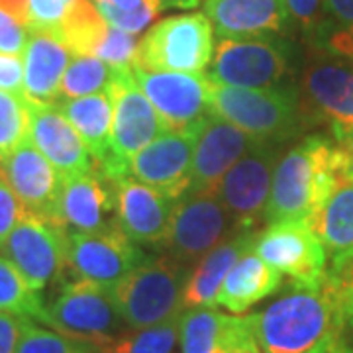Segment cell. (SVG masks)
<instances>
[{
    "instance_id": "6da1fadb",
    "label": "cell",
    "mask_w": 353,
    "mask_h": 353,
    "mask_svg": "<svg viewBox=\"0 0 353 353\" xmlns=\"http://www.w3.org/2000/svg\"><path fill=\"white\" fill-rule=\"evenodd\" d=\"M248 318L263 353H343L345 314L332 273L314 287H294Z\"/></svg>"
},
{
    "instance_id": "7a4b0ae2",
    "label": "cell",
    "mask_w": 353,
    "mask_h": 353,
    "mask_svg": "<svg viewBox=\"0 0 353 353\" xmlns=\"http://www.w3.org/2000/svg\"><path fill=\"white\" fill-rule=\"evenodd\" d=\"M341 148L324 138H308L275 165L271 194L265 208V220L308 222L322 208L338 175Z\"/></svg>"
},
{
    "instance_id": "3957f363",
    "label": "cell",
    "mask_w": 353,
    "mask_h": 353,
    "mask_svg": "<svg viewBox=\"0 0 353 353\" xmlns=\"http://www.w3.org/2000/svg\"><path fill=\"white\" fill-rule=\"evenodd\" d=\"M187 279L183 263L175 259H150L110 287V294L128 328H150L183 314Z\"/></svg>"
},
{
    "instance_id": "277c9868",
    "label": "cell",
    "mask_w": 353,
    "mask_h": 353,
    "mask_svg": "<svg viewBox=\"0 0 353 353\" xmlns=\"http://www.w3.org/2000/svg\"><path fill=\"white\" fill-rule=\"evenodd\" d=\"M208 97L212 114L259 143L283 141L296 128V101L289 90L226 87L210 81Z\"/></svg>"
},
{
    "instance_id": "5b68a950",
    "label": "cell",
    "mask_w": 353,
    "mask_h": 353,
    "mask_svg": "<svg viewBox=\"0 0 353 353\" xmlns=\"http://www.w3.org/2000/svg\"><path fill=\"white\" fill-rule=\"evenodd\" d=\"M108 92L114 104L112 152L106 163L97 165L108 179H120L128 176L130 159L167 132V128L150 99L139 88L132 67H114Z\"/></svg>"
},
{
    "instance_id": "8992f818",
    "label": "cell",
    "mask_w": 353,
    "mask_h": 353,
    "mask_svg": "<svg viewBox=\"0 0 353 353\" xmlns=\"http://www.w3.org/2000/svg\"><path fill=\"white\" fill-rule=\"evenodd\" d=\"M212 22L206 14L171 16L153 26L139 41L134 65L155 71L202 75L214 55Z\"/></svg>"
},
{
    "instance_id": "52a82bcc",
    "label": "cell",
    "mask_w": 353,
    "mask_h": 353,
    "mask_svg": "<svg viewBox=\"0 0 353 353\" xmlns=\"http://www.w3.org/2000/svg\"><path fill=\"white\" fill-rule=\"evenodd\" d=\"M46 324L69 338L92 343L99 350L126 332L110 289L87 279L71 281L59 290L48 306Z\"/></svg>"
},
{
    "instance_id": "ba28073f",
    "label": "cell",
    "mask_w": 353,
    "mask_h": 353,
    "mask_svg": "<svg viewBox=\"0 0 353 353\" xmlns=\"http://www.w3.org/2000/svg\"><path fill=\"white\" fill-rule=\"evenodd\" d=\"M238 232L245 230L236 224L216 190L187 192V199L176 201L163 245L175 261L190 263Z\"/></svg>"
},
{
    "instance_id": "9c48e42d",
    "label": "cell",
    "mask_w": 353,
    "mask_h": 353,
    "mask_svg": "<svg viewBox=\"0 0 353 353\" xmlns=\"http://www.w3.org/2000/svg\"><path fill=\"white\" fill-rule=\"evenodd\" d=\"M287 71L289 53L279 39H220L206 77L226 87L273 88Z\"/></svg>"
},
{
    "instance_id": "30bf717a",
    "label": "cell",
    "mask_w": 353,
    "mask_h": 353,
    "mask_svg": "<svg viewBox=\"0 0 353 353\" xmlns=\"http://www.w3.org/2000/svg\"><path fill=\"white\" fill-rule=\"evenodd\" d=\"M253 252L294 287H314L328 275L324 243L304 222H275L257 234Z\"/></svg>"
},
{
    "instance_id": "8fae6325",
    "label": "cell",
    "mask_w": 353,
    "mask_h": 353,
    "mask_svg": "<svg viewBox=\"0 0 353 353\" xmlns=\"http://www.w3.org/2000/svg\"><path fill=\"white\" fill-rule=\"evenodd\" d=\"M67 238L63 226L24 212L0 253L12 261L36 290H43L59 279L67 265Z\"/></svg>"
},
{
    "instance_id": "7c38bea8",
    "label": "cell",
    "mask_w": 353,
    "mask_h": 353,
    "mask_svg": "<svg viewBox=\"0 0 353 353\" xmlns=\"http://www.w3.org/2000/svg\"><path fill=\"white\" fill-rule=\"evenodd\" d=\"M132 73L139 88L161 116L167 132L187 130L201 124L210 116V79L175 71H155L141 65H132Z\"/></svg>"
},
{
    "instance_id": "4fadbf2b",
    "label": "cell",
    "mask_w": 353,
    "mask_h": 353,
    "mask_svg": "<svg viewBox=\"0 0 353 353\" xmlns=\"http://www.w3.org/2000/svg\"><path fill=\"white\" fill-rule=\"evenodd\" d=\"M199 126L163 132L130 159L128 175L163 192L171 201L183 199L190 189Z\"/></svg>"
},
{
    "instance_id": "5bb4252c",
    "label": "cell",
    "mask_w": 353,
    "mask_h": 353,
    "mask_svg": "<svg viewBox=\"0 0 353 353\" xmlns=\"http://www.w3.org/2000/svg\"><path fill=\"white\" fill-rule=\"evenodd\" d=\"M139 263L141 253L116 220L99 232H71L67 238V265L79 279L110 289Z\"/></svg>"
},
{
    "instance_id": "9a60e30c",
    "label": "cell",
    "mask_w": 353,
    "mask_h": 353,
    "mask_svg": "<svg viewBox=\"0 0 353 353\" xmlns=\"http://www.w3.org/2000/svg\"><path fill=\"white\" fill-rule=\"evenodd\" d=\"M2 175L22 202L24 212L63 226L59 218L63 176L34 145L30 136L2 157Z\"/></svg>"
},
{
    "instance_id": "2e32d148",
    "label": "cell",
    "mask_w": 353,
    "mask_h": 353,
    "mask_svg": "<svg viewBox=\"0 0 353 353\" xmlns=\"http://www.w3.org/2000/svg\"><path fill=\"white\" fill-rule=\"evenodd\" d=\"M275 165L269 143H257L222 176L216 189L228 212L245 232L265 220Z\"/></svg>"
},
{
    "instance_id": "e0dca14e",
    "label": "cell",
    "mask_w": 353,
    "mask_h": 353,
    "mask_svg": "<svg viewBox=\"0 0 353 353\" xmlns=\"http://www.w3.org/2000/svg\"><path fill=\"white\" fill-rule=\"evenodd\" d=\"M26 102L30 118L28 136L46 155V159L57 169V173L63 179L88 173L94 167V157L90 155L73 124L57 108V104L28 99Z\"/></svg>"
},
{
    "instance_id": "ac0fdd59",
    "label": "cell",
    "mask_w": 353,
    "mask_h": 353,
    "mask_svg": "<svg viewBox=\"0 0 353 353\" xmlns=\"http://www.w3.org/2000/svg\"><path fill=\"white\" fill-rule=\"evenodd\" d=\"M259 141L224 118L210 114L199 126L189 192L216 190L222 176Z\"/></svg>"
},
{
    "instance_id": "d6986e66",
    "label": "cell",
    "mask_w": 353,
    "mask_h": 353,
    "mask_svg": "<svg viewBox=\"0 0 353 353\" xmlns=\"http://www.w3.org/2000/svg\"><path fill=\"white\" fill-rule=\"evenodd\" d=\"M114 181L116 222L128 238L145 245H163L176 201L130 176Z\"/></svg>"
},
{
    "instance_id": "ffe728a7",
    "label": "cell",
    "mask_w": 353,
    "mask_h": 353,
    "mask_svg": "<svg viewBox=\"0 0 353 353\" xmlns=\"http://www.w3.org/2000/svg\"><path fill=\"white\" fill-rule=\"evenodd\" d=\"M308 228L324 243L332 269L353 259V155L343 148L334 187Z\"/></svg>"
},
{
    "instance_id": "44dd1931",
    "label": "cell",
    "mask_w": 353,
    "mask_h": 353,
    "mask_svg": "<svg viewBox=\"0 0 353 353\" xmlns=\"http://www.w3.org/2000/svg\"><path fill=\"white\" fill-rule=\"evenodd\" d=\"M114 210H116L114 181L104 175L97 163L85 175L63 179L59 218L69 234L99 232L110 224L106 216Z\"/></svg>"
},
{
    "instance_id": "7402d4cb",
    "label": "cell",
    "mask_w": 353,
    "mask_h": 353,
    "mask_svg": "<svg viewBox=\"0 0 353 353\" xmlns=\"http://www.w3.org/2000/svg\"><path fill=\"white\" fill-rule=\"evenodd\" d=\"M204 12L222 39L265 38L289 24L287 0H204Z\"/></svg>"
},
{
    "instance_id": "603a6c76",
    "label": "cell",
    "mask_w": 353,
    "mask_h": 353,
    "mask_svg": "<svg viewBox=\"0 0 353 353\" xmlns=\"http://www.w3.org/2000/svg\"><path fill=\"white\" fill-rule=\"evenodd\" d=\"M73 53L57 30H30L24 48V97L55 104L61 99V81Z\"/></svg>"
},
{
    "instance_id": "cb8c5ba5",
    "label": "cell",
    "mask_w": 353,
    "mask_h": 353,
    "mask_svg": "<svg viewBox=\"0 0 353 353\" xmlns=\"http://www.w3.org/2000/svg\"><path fill=\"white\" fill-rule=\"evenodd\" d=\"M255 238H257L255 232H238L220 241L216 248L206 253L187 279L183 292V306L185 308L216 306V299L228 271L243 253L253 250Z\"/></svg>"
},
{
    "instance_id": "d4e9b609",
    "label": "cell",
    "mask_w": 353,
    "mask_h": 353,
    "mask_svg": "<svg viewBox=\"0 0 353 353\" xmlns=\"http://www.w3.org/2000/svg\"><path fill=\"white\" fill-rule=\"evenodd\" d=\"M281 283L283 275L250 250L228 271L216 304L224 306L234 314H241L250 310L253 304L263 301L265 296L273 294L281 287Z\"/></svg>"
},
{
    "instance_id": "484cf974",
    "label": "cell",
    "mask_w": 353,
    "mask_h": 353,
    "mask_svg": "<svg viewBox=\"0 0 353 353\" xmlns=\"http://www.w3.org/2000/svg\"><path fill=\"white\" fill-rule=\"evenodd\" d=\"M55 104L85 141L87 150L94 157V163H106L112 152L110 145H112L114 104L110 92L88 94L81 99H59Z\"/></svg>"
},
{
    "instance_id": "4316f807",
    "label": "cell",
    "mask_w": 353,
    "mask_h": 353,
    "mask_svg": "<svg viewBox=\"0 0 353 353\" xmlns=\"http://www.w3.org/2000/svg\"><path fill=\"white\" fill-rule=\"evenodd\" d=\"M316 106L334 120L336 128L353 134V73L338 63L312 65L304 79Z\"/></svg>"
},
{
    "instance_id": "83f0119b",
    "label": "cell",
    "mask_w": 353,
    "mask_h": 353,
    "mask_svg": "<svg viewBox=\"0 0 353 353\" xmlns=\"http://www.w3.org/2000/svg\"><path fill=\"white\" fill-rule=\"evenodd\" d=\"M0 312L48 322V306L20 269L0 253Z\"/></svg>"
},
{
    "instance_id": "f1b7e54d",
    "label": "cell",
    "mask_w": 353,
    "mask_h": 353,
    "mask_svg": "<svg viewBox=\"0 0 353 353\" xmlns=\"http://www.w3.org/2000/svg\"><path fill=\"white\" fill-rule=\"evenodd\" d=\"M106 26L92 0H75L57 28V34L73 55H92Z\"/></svg>"
},
{
    "instance_id": "f546056e",
    "label": "cell",
    "mask_w": 353,
    "mask_h": 353,
    "mask_svg": "<svg viewBox=\"0 0 353 353\" xmlns=\"http://www.w3.org/2000/svg\"><path fill=\"white\" fill-rule=\"evenodd\" d=\"M224 320L226 314H220L214 306L187 308L179 316L181 353H214Z\"/></svg>"
},
{
    "instance_id": "4dcf8cb0",
    "label": "cell",
    "mask_w": 353,
    "mask_h": 353,
    "mask_svg": "<svg viewBox=\"0 0 353 353\" xmlns=\"http://www.w3.org/2000/svg\"><path fill=\"white\" fill-rule=\"evenodd\" d=\"M114 77L112 65L94 55H73L61 81V99H81L108 92Z\"/></svg>"
},
{
    "instance_id": "1f68e13d",
    "label": "cell",
    "mask_w": 353,
    "mask_h": 353,
    "mask_svg": "<svg viewBox=\"0 0 353 353\" xmlns=\"http://www.w3.org/2000/svg\"><path fill=\"white\" fill-rule=\"evenodd\" d=\"M179 343V318L150 328L124 332L104 343L101 353H175Z\"/></svg>"
},
{
    "instance_id": "d6a6232c",
    "label": "cell",
    "mask_w": 353,
    "mask_h": 353,
    "mask_svg": "<svg viewBox=\"0 0 353 353\" xmlns=\"http://www.w3.org/2000/svg\"><path fill=\"white\" fill-rule=\"evenodd\" d=\"M14 353H101L99 347L87 341L69 338L61 332L39 328L32 320H26L20 341Z\"/></svg>"
},
{
    "instance_id": "836d02e7",
    "label": "cell",
    "mask_w": 353,
    "mask_h": 353,
    "mask_svg": "<svg viewBox=\"0 0 353 353\" xmlns=\"http://www.w3.org/2000/svg\"><path fill=\"white\" fill-rule=\"evenodd\" d=\"M30 118L24 94L0 90V159L28 138Z\"/></svg>"
},
{
    "instance_id": "e575fe53",
    "label": "cell",
    "mask_w": 353,
    "mask_h": 353,
    "mask_svg": "<svg viewBox=\"0 0 353 353\" xmlns=\"http://www.w3.org/2000/svg\"><path fill=\"white\" fill-rule=\"evenodd\" d=\"M139 41L136 34H128L118 28L106 26L102 38L94 46L92 55L112 67H132L138 59Z\"/></svg>"
},
{
    "instance_id": "d590c367",
    "label": "cell",
    "mask_w": 353,
    "mask_h": 353,
    "mask_svg": "<svg viewBox=\"0 0 353 353\" xmlns=\"http://www.w3.org/2000/svg\"><path fill=\"white\" fill-rule=\"evenodd\" d=\"M92 2L99 8L102 18L106 20V24L118 28L122 32H128V34H139L141 30H145L150 26V22L157 14L161 12L159 0H150L134 10H122L108 0H92Z\"/></svg>"
},
{
    "instance_id": "8d00e7d4",
    "label": "cell",
    "mask_w": 353,
    "mask_h": 353,
    "mask_svg": "<svg viewBox=\"0 0 353 353\" xmlns=\"http://www.w3.org/2000/svg\"><path fill=\"white\" fill-rule=\"evenodd\" d=\"M218 347H222L224 353H263L253 338L248 316H241V318L226 316Z\"/></svg>"
},
{
    "instance_id": "74e56055",
    "label": "cell",
    "mask_w": 353,
    "mask_h": 353,
    "mask_svg": "<svg viewBox=\"0 0 353 353\" xmlns=\"http://www.w3.org/2000/svg\"><path fill=\"white\" fill-rule=\"evenodd\" d=\"M75 0H28L30 30H57Z\"/></svg>"
},
{
    "instance_id": "f35d334b",
    "label": "cell",
    "mask_w": 353,
    "mask_h": 353,
    "mask_svg": "<svg viewBox=\"0 0 353 353\" xmlns=\"http://www.w3.org/2000/svg\"><path fill=\"white\" fill-rule=\"evenodd\" d=\"M28 36H30L28 26L22 24L16 16L0 6V51L22 55Z\"/></svg>"
},
{
    "instance_id": "ab89813d",
    "label": "cell",
    "mask_w": 353,
    "mask_h": 353,
    "mask_svg": "<svg viewBox=\"0 0 353 353\" xmlns=\"http://www.w3.org/2000/svg\"><path fill=\"white\" fill-rule=\"evenodd\" d=\"M22 214H24L22 202L18 201L16 192L8 185L4 175H0V250Z\"/></svg>"
},
{
    "instance_id": "60d3db41",
    "label": "cell",
    "mask_w": 353,
    "mask_h": 353,
    "mask_svg": "<svg viewBox=\"0 0 353 353\" xmlns=\"http://www.w3.org/2000/svg\"><path fill=\"white\" fill-rule=\"evenodd\" d=\"M0 90L24 94V61L20 55L0 51Z\"/></svg>"
},
{
    "instance_id": "b9f144b4",
    "label": "cell",
    "mask_w": 353,
    "mask_h": 353,
    "mask_svg": "<svg viewBox=\"0 0 353 353\" xmlns=\"http://www.w3.org/2000/svg\"><path fill=\"white\" fill-rule=\"evenodd\" d=\"M332 277L338 285L345 322L353 326V259H350L347 263H343L338 269H332Z\"/></svg>"
},
{
    "instance_id": "7bdbcfd3",
    "label": "cell",
    "mask_w": 353,
    "mask_h": 353,
    "mask_svg": "<svg viewBox=\"0 0 353 353\" xmlns=\"http://www.w3.org/2000/svg\"><path fill=\"white\" fill-rule=\"evenodd\" d=\"M26 320H30V318L0 312V353L16 352V345L20 341Z\"/></svg>"
},
{
    "instance_id": "ee69618b",
    "label": "cell",
    "mask_w": 353,
    "mask_h": 353,
    "mask_svg": "<svg viewBox=\"0 0 353 353\" xmlns=\"http://www.w3.org/2000/svg\"><path fill=\"white\" fill-rule=\"evenodd\" d=\"M289 14L304 30H314L320 20V0H287Z\"/></svg>"
},
{
    "instance_id": "f6af8a7d",
    "label": "cell",
    "mask_w": 353,
    "mask_h": 353,
    "mask_svg": "<svg viewBox=\"0 0 353 353\" xmlns=\"http://www.w3.org/2000/svg\"><path fill=\"white\" fill-rule=\"evenodd\" d=\"M326 10L341 28L353 26V0H324Z\"/></svg>"
},
{
    "instance_id": "bcb514c9",
    "label": "cell",
    "mask_w": 353,
    "mask_h": 353,
    "mask_svg": "<svg viewBox=\"0 0 353 353\" xmlns=\"http://www.w3.org/2000/svg\"><path fill=\"white\" fill-rule=\"evenodd\" d=\"M328 46L332 51H336V53H340V55L353 61V26L352 28H340L328 39Z\"/></svg>"
},
{
    "instance_id": "7dc6e473",
    "label": "cell",
    "mask_w": 353,
    "mask_h": 353,
    "mask_svg": "<svg viewBox=\"0 0 353 353\" xmlns=\"http://www.w3.org/2000/svg\"><path fill=\"white\" fill-rule=\"evenodd\" d=\"M0 6L4 10L16 16L24 26L30 24V14H28V0H0ZM30 30V28H28Z\"/></svg>"
},
{
    "instance_id": "c3c4849f",
    "label": "cell",
    "mask_w": 353,
    "mask_h": 353,
    "mask_svg": "<svg viewBox=\"0 0 353 353\" xmlns=\"http://www.w3.org/2000/svg\"><path fill=\"white\" fill-rule=\"evenodd\" d=\"M202 0H159L161 4V10L167 8H181V10H190V8H196L201 6Z\"/></svg>"
},
{
    "instance_id": "681fc988",
    "label": "cell",
    "mask_w": 353,
    "mask_h": 353,
    "mask_svg": "<svg viewBox=\"0 0 353 353\" xmlns=\"http://www.w3.org/2000/svg\"><path fill=\"white\" fill-rule=\"evenodd\" d=\"M336 138H338V145H341L347 153L353 155V134L352 132H345L341 128H336Z\"/></svg>"
},
{
    "instance_id": "f907efd6",
    "label": "cell",
    "mask_w": 353,
    "mask_h": 353,
    "mask_svg": "<svg viewBox=\"0 0 353 353\" xmlns=\"http://www.w3.org/2000/svg\"><path fill=\"white\" fill-rule=\"evenodd\" d=\"M108 2H112L114 6H118L122 10H134V8H139L141 4H145L150 0H108Z\"/></svg>"
},
{
    "instance_id": "816d5d0a",
    "label": "cell",
    "mask_w": 353,
    "mask_h": 353,
    "mask_svg": "<svg viewBox=\"0 0 353 353\" xmlns=\"http://www.w3.org/2000/svg\"><path fill=\"white\" fill-rule=\"evenodd\" d=\"M214 353H224V350H222V347H216Z\"/></svg>"
},
{
    "instance_id": "f5cc1de1",
    "label": "cell",
    "mask_w": 353,
    "mask_h": 353,
    "mask_svg": "<svg viewBox=\"0 0 353 353\" xmlns=\"http://www.w3.org/2000/svg\"><path fill=\"white\" fill-rule=\"evenodd\" d=\"M0 175H2V159H0Z\"/></svg>"
}]
</instances>
